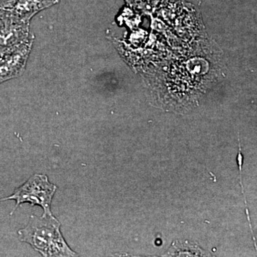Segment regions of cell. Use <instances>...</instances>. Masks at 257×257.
Masks as SVG:
<instances>
[{
	"instance_id": "obj_3",
	"label": "cell",
	"mask_w": 257,
	"mask_h": 257,
	"mask_svg": "<svg viewBox=\"0 0 257 257\" xmlns=\"http://www.w3.org/2000/svg\"><path fill=\"white\" fill-rule=\"evenodd\" d=\"M60 0H0V15L16 23L30 24L32 18Z\"/></svg>"
},
{
	"instance_id": "obj_5",
	"label": "cell",
	"mask_w": 257,
	"mask_h": 257,
	"mask_svg": "<svg viewBox=\"0 0 257 257\" xmlns=\"http://www.w3.org/2000/svg\"><path fill=\"white\" fill-rule=\"evenodd\" d=\"M30 24L16 23L0 15V57L35 38Z\"/></svg>"
},
{
	"instance_id": "obj_4",
	"label": "cell",
	"mask_w": 257,
	"mask_h": 257,
	"mask_svg": "<svg viewBox=\"0 0 257 257\" xmlns=\"http://www.w3.org/2000/svg\"><path fill=\"white\" fill-rule=\"evenodd\" d=\"M35 38L0 57V84L20 77L26 68Z\"/></svg>"
},
{
	"instance_id": "obj_1",
	"label": "cell",
	"mask_w": 257,
	"mask_h": 257,
	"mask_svg": "<svg viewBox=\"0 0 257 257\" xmlns=\"http://www.w3.org/2000/svg\"><path fill=\"white\" fill-rule=\"evenodd\" d=\"M19 239L28 243L42 256H77L67 244L61 231V224L53 214L30 216L28 224L19 230Z\"/></svg>"
},
{
	"instance_id": "obj_2",
	"label": "cell",
	"mask_w": 257,
	"mask_h": 257,
	"mask_svg": "<svg viewBox=\"0 0 257 257\" xmlns=\"http://www.w3.org/2000/svg\"><path fill=\"white\" fill-rule=\"evenodd\" d=\"M57 187L51 183L48 177L43 174H37L32 176L23 184L15 189L13 194L9 197L0 199V202L15 201V207L11 212V215L21 204H28L39 206L43 209L42 215L52 214L51 210L52 200Z\"/></svg>"
}]
</instances>
